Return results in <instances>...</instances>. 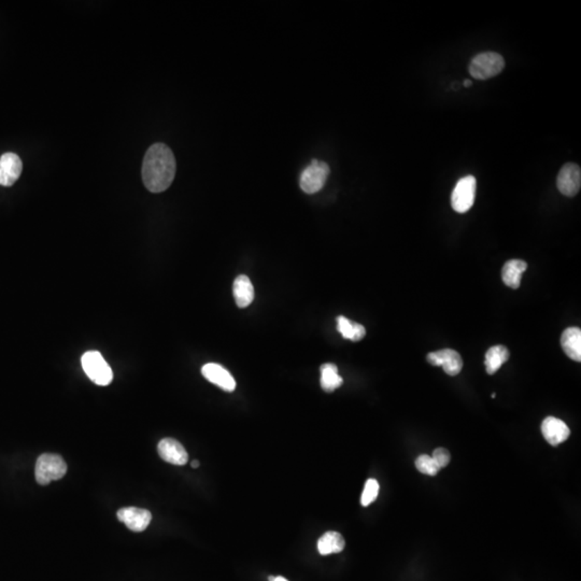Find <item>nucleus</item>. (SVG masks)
Returning a JSON list of instances; mask_svg holds the SVG:
<instances>
[{
    "label": "nucleus",
    "instance_id": "obj_1",
    "mask_svg": "<svg viewBox=\"0 0 581 581\" xmlns=\"http://www.w3.org/2000/svg\"><path fill=\"white\" fill-rule=\"evenodd\" d=\"M176 159L173 151L164 143L151 145L143 159V181L152 193L166 191L176 176Z\"/></svg>",
    "mask_w": 581,
    "mask_h": 581
},
{
    "label": "nucleus",
    "instance_id": "obj_2",
    "mask_svg": "<svg viewBox=\"0 0 581 581\" xmlns=\"http://www.w3.org/2000/svg\"><path fill=\"white\" fill-rule=\"evenodd\" d=\"M67 472V465L62 456L53 453H45L39 456L35 468L37 482L41 486L53 480L62 479Z\"/></svg>",
    "mask_w": 581,
    "mask_h": 581
},
{
    "label": "nucleus",
    "instance_id": "obj_3",
    "mask_svg": "<svg viewBox=\"0 0 581 581\" xmlns=\"http://www.w3.org/2000/svg\"><path fill=\"white\" fill-rule=\"evenodd\" d=\"M84 373L97 385H108L113 379V373L109 364L98 351H88L81 358Z\"/></svg>",
    "mask_w": 581,
    "mask_h": 581
},
{
    "label": "nucleus",
    "instance_id": "obj_4",
    "mask_svg": "<svg viewBox=\"0 0 581 581\" xmlns=\"http://www.w3.org/2000/svg\"><path fill=\"white\" fill-rule=\"evenodd\" d=\"M504 67L505 61L498 53H480L470 62V74L477 80H486L501 74Z\"/></svg>",
    "mask_w": 581,
    "mask_h": 581
},
{
    "label": "nucleus",
    "instance_id": "obj_5",
    "mask_svg": "<svg viewBox=\"0 0 581 581\" xmlns=\"http://www.w3.org/2000/svg\"><path fill=\"white\" fill-rule=\"evenodd\" d=\"M330 175V167L325 161L313 159L308 167L301 171L299 185L307 194H315L324 186Z\"/></svg>",
    "mask_w": 581,
    "mask_h": 581
},
{
    "label": "nucleus",
    "instance_id": "obj_6",
    "mask_svg": "<svg viewBox=\"0 0 581 581\" xmlns=\"http://www.w3.org/2000/svg\"><path fill=\"white\" fill-rule=\"evenodd\" d=\"M477 181L474 176L461 178L451 195V206L459 214L468 212L475 202Z\"/></svg>",
    "mask_w": 581,
    "mask_h": 581
},
{
    "label": "nucleus",
    "instance_id": "obj_7",
    "mask_svg": "<svg viewBox=\"0 0 581 581\" xmlns=\"http://www.w3.org/2000/svg\"><path fill=\"white\" fill-rule=\"evenodd\" d=\"M557 190L564 196L573 197L580 191L581 169L574 163H567L561 168L557 179Z\"/></svg>",
    "mask_w": 581,
    "mask_h": 581
},
{
    "label": "nucleus",
    "instance_id": "obj_8",
    "mask_svg": "<svg viewBox=\"0 0 581 581\" xmlns=\"http://www.w3.org/2000/svg\"><path fill=\"white\" fill-rule=\"evenodd\" d=\"M427 362L433 366H441L449 376H456L463 368V360L460 354L452 349H443L439 351L427 354Z\"/></svg>",
    "mask_w": 581,
    "mask_h": 581
},
{
    "label": "nucleus",
    "instance_id": "obj_9",
    "mask_svg": "<svg viewBox=\"0 0 581 581\" xmlns=\"http://www.w3.org/2000/svg\"><path fill=\"white\" fill-rule=\"evenodd\" d=\"M23 171V163L19 155L8 152L0 157V185L11 186L17 182Z\"/></svg>",
    "mask_w": 581,
    "mask_h": 581
},
{
    "label": "nucleus",
    "instance_id": "obj_10",
    "mask_svg": "<svg viewBox=\"0 0 581 581\" xmlns=\"http://www.w3.org/2000/svg\"><path fill=\"white\" fill-rule=\"evenodd\" d=\"M118 518L133 532H143L149 527L152 515L149 510L137 507L122 508L118 511Z\"/></svg>",
    "mask_w": 581,
    "mask_h": 581
},
{
    "label": "nucleus",
    "instance_id": "obj_11",
    "mask_svg": "<svg viewBox=\"0 0 581 581\" xmlns=\"http://www.w3.org/2000/svg\"><path fill=\"white\" fill-rule=\"evenodd\" d=\"M541 433L548 444L555 447L568 439L571 429L564 421L555 417H546L541 423Z\"/></svg>",
    "mask_w": 581,
    "mask_h": 581
},
{
    "label": "nucleus",
    "instance_id": "obj_12",
    "mask_svg": "<svg viewBox=\"0 0 581 581\" xmlns=\"http://www.w3.org/2000/svg\"><path fill=\"white\" fill-rule=\"evenodd\" d=\"M157 451H159V456L165 462L170 463L173 465H180V466L188 463V452L176 439H161L159 441V447H157Z\"/></svg>",
    "mask_w": 581,
    "mask_h": 581
},
{
    "label": "nucleus",
    "instance_id": "obj_13",
    "mask_svg": "<svg viewBox=\"0 0 581 581\" xmlns=\"http://www.w3.org/2000/svg\"><path fill=\"white\" fill-rule=\"evenodd\" d=\"M202 374L208 381L218 385L226 392L235 391L236 381L230 372L223 366L216 363H209L202 366Z\"/></svg>",
    "mask_w": 581,
    "mask_h": 581
},
{
    "label": "nucleus",
    "instance_id": "obj_14",
    "mask_svg": "<svg viewBox=\"0 0 581 581\" xmlns=\"http://www.w3.org/2000/svg\"><path fill=\"white\" fill-rule=\"evenodd\" d=\"M232 294L239 308L250 306L254 299V287L247 276H238L232 285Z\"/></svg>",
    "mask_w": 581,
    "mask_h": 581
},
{
    "label": "nucleus",
    "instance_id": "obj_15",
    "mask_svg": "<svg viewBox=\"0 0 581 581\" xmlns=\"http://www.w3.org/2000/svg\"><path fill=\"white\" fill-rule=\"evenodd\" d=\"M561 346L565 354L573 361H581V330L579 328H568L561 337Z\"/></svg>",
    "mask_w": 581,
    "mask_h": 581
},
{
    "label": "nucleus",
    "instance_id": "obj_16",
    "mask_svg": "<svg viewBox=\"0 0 581 581\" xmlns=\"http://www.w3.org/2000/svg\"><path fill=\"white\" fill-rule=\"evenodd\" d=\"M527 269V264L521 260H510L506 262L502 271L504 283L511 289H517L521 285L522 275Z\"/></svg>",
    "mask_w": 581,
    "mask_h": 581
},
{
    "label": "nucleus",
    "instance_id": "obj_17",
    "mask_svg": "<svg viewBox=\"0 0 581 581\" xmlns=\"http://www.w3.org/2000/svg\"><path fill=\"white\" fill-rule=\"evenodd\" d=\"M346 546L344 537L338 532H326L318 541V551L320 555H328L342 552Z\"/></svg>",
    "mask_w": 581,
    "mask_h": 581
},
{
    "label": "nucleus",
    "instance_id": "obj_18",
    "mask_svg": "<svg viewBox=\"0 0 581 581\" xmlns=\"http://www.w3.org/2000/svg\"><path fill=\"white\" fill-rule=\"evenodd\" d=\"M509 358V351L504 346H494L486 351L484 365L486 373L494 375Z\"/></svg>",
    "mask_w": 581,
    "mask_h": 581
},
{
    "label": "nucleus",
    "instance_id": "obj_19",
    "mask_svg": "<svg viewBox=\"0 0 581 581\" xmlns=\"http://www.w3.org/2000/svg\"><path fill=\"white\" fill-rule=\"evenodd\" d=\"M337 330L344 338L351 342H360L366 335V330L363 325L352 322L344 316L337 318Z\"/></svg>",
    "mask_w": 581,
    "mask_h": 581
},
{
    "label": "nucleus",
    "instance_id": "obj_20",
    "mask_svg": "<svg viewBox=\"0 0 581 581\" xmlns=\"http://www.w3.org/2000/svg\"><path fill=\"white\" fill-rule=\"evenodd\" d=\"M342 378L338 374V368L335 364H324L321 366V387L325 392H334L342 385Z\"/></svg>",
    "mask_w": 581,
    "mask_h": 581
},
{
    "label": "nucleus",
    "instance_id": "obj_21",
    "mask_svg": "<svg viewBox=\"0 0 581 581\" xmlns=\"http://www.w3.org/2000/svg\"><path fill=\"white\" fill-rule=\"evenodd\" d=\"M415 468L419 472L429 475V476H436L440 470V468L435 462L434 459L427 454H421L417 456L415 460Z\"/></svg>",
    "mask_w": 581,
    "mask_h": 581
},
{
    "label": "nucleus",
    "instance_id": "obj_22",
    "mask_svg": "<svg viewBox=\"0 0 581 581\" xmlns=\"http://www.w3.org/2000/svg\"><path fill=\"white\" fill-rule=\"evenodd\" d=\"M379 484L376 479H368L364 486L363 493L361 496V504L364 507H367L370 504L374 503L379 494Z\"/></svg>",
    "mask_w": 581,
    "mask_h": 581
},
{
    "label": "nucleus",
    "instance_id": "obj_23",
    "mask_svg": "<svg viewBox=\"0 0 581 581\" xmlns=\"http://www.w3.org/2000/svg\"><path fill=\"white\" fill-rule=\"evenodd\" d=\"M432 458L434 459L435 462L437 463L441 470V468L448 466L449 463H450V452L445 448H437L433 452Z\"/></svg>",
    "mask_w": 581,
    "mask_h": 581
},
{
    "label": "nucleus",
    "instance_id": "obj_24",
    "mask_svg": "<svg viewBox=\"0 0 581 581\" xmlns=\"http://www.w3.org/2000/svg\"><path fill=\"white\" fill-rule=\"evenodd\" d=\"M269 581H289V580H287V579H285V577H281V576L273 577V576H271V577H269Z\"/></svg>",
    "mask_w": 581,
    "mask_h": 581
},
{
    "label": "nucleus",
    "instance_id": "obj_25",
    "mask_svg": "<svg viewBox=\"0 0 581 581\" xmlns=\"http://www.w3.org/2000/svg\"><path fill=\"white\" fill-rule=\"evenodd\" d=\"M198 466H200V462H198V461H193L192 468H198Z\"/></svg>",
    "mask_w": 581,
    "mask_h": 581
},
{
    "label": "nucleus",
    "instance_id": "obj_26",
    "mask_svg": "<svg viewBox=\"0 0 581 581\" xmlns=\"http://www.w3.org/2000/svg\"><path fill=\"white\" fill-rule=\"evenodd\" d=\"M464 86H466V88H470V86H472V81H470V80L464 81Z\"/></svg>",
    "mask_w": 581,
    "mask_h": 581
}]
</instances>
